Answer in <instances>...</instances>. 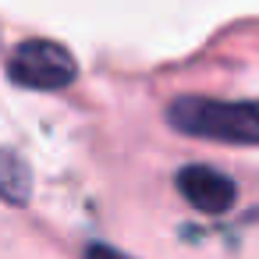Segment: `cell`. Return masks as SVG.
<instances>
[{
    "instance_id": "obj_5",
    "label": "cell",
    "mask_w": 259,
    "mask_h": 259,
    "mask_svg": "<svg viewBox=\"0 0 259 259\" xmlns=\"http://www.w3.org/2000/svg\"><path fill=\"white\" fill-rule=\"evenodd\" d=\"M82 259H132V255H124V252H117V248H110V245H85V252H82Z\"/></svg>"
},
{
    "instance_id": "obj_3",
    "label": "cell",
    "mask_w": 259,
    "mask_h": 259,
    "mask_svg": "<svg viewBox=\"0 0 259 259\" xmlns=\"http://www.w3.org/2000/svg\"><path fill=\"white\" fill-rule=\"evenodd\" d=\"M178 192L185 195L188 206H195L199 213H227L234 202H238V185L220 174L217 167H206V163H192V167H181L178 178H174Z\"/></svg>"
},
{
    "instance_id": "obj_4",
    "label": "cell",
    "mask_w": 259,
    "mask_h": 259,
    "mask_svg": "<svg viewBox=\"0 0 259 259\" xmlns=\"http://www.w3.org/2000/svg\"><path fill=\"white\" fill-rule=\"evenodd\" d=\"M29 188H32V178H29V167L22 163V156L0 149V199L22 206L29 199Z\"/></svg>"
},
{
    "instance_id": "obj_1",
    "label": "cell",
    "mask_w": 259,
    "mask_h": 259,
    "mask_svg": "<svg viewBox=\"0 0 259 259\" xmlns=\"http://www.w3.org/2000/svg\"><path fill=\"white\" fill-rule=\"evenodd\" d=\"M170 128L192 135V139H209V142H227V146H259V103L255 100H206V96H181L167 107Z\"/></svg>"
},
{
    "instance_id": "obj_2",
    "label": "cell",
    "mask_w": 259,
    "mask_h": 259,
    "mask_svg": "<svg viewBox=\"0 0 259 259\" xmlns=\"http://www.w3.org/2000/svg\"><path fill=\"white\" fill-rule=\"evenodd\" d=\"M75 75H78V61L71 57L68 47L54 39H25L8 57V78L22 89L57 93V89H68Z\"/></svg>"
}]
</instances>
